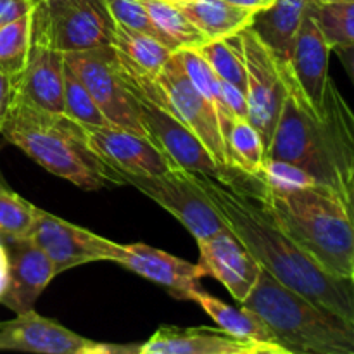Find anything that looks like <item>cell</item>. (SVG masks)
<instances>
[{"label":"cell","mask_w":354,"mask_h":354,"mask_svg":"<svg viewBox=\"0 0 354 354\" xmlns=\"http://www.w3.org/2000/svg\"><path fill=\"white\" fill-rule=\"evenodd\" d=\"M204 196L223 218L228 232L265 272L310 303L354 325V280L325 272L279 223L268 207L252 197L192 173Z\"/></svg>","instance_id":"6da1fadb"},{"label":"cell","mask_w":354,"mask_h":354,"mask_svg":"<svg viewBox=\"0 0 354 354\" xmlns=\"http://www.w3.org/2000/svg\"><path fill=\"white\" fill-rule=\"evenodd\" d=\"M286 97L265 161L299 166L318 185L354 206V118L351 107L328 80L322 114L306 99L282 57Z\"/></svg>","instance_id":"7a4b0ae2"},{"label":"cell","mask_w":354,"mask_h":354,"mask_svg":"<svg viewBox=\"0 0 354 354\" xmlns=\"http://www.w3.org/2000/svg\"><path fill=\"white\" fill-rule=\"evenodd\" d=\"M0 135L48 173L80 189L124 185L120 173L88 147L82 124L64 114L14 100Z\"/></svg>","instance_id":"3957f363"},{"label":"cell","mask_w":354,"mask_h":354,"mask_svg":"<svg viewBox=\"0 0 354 354\" xmlns=\"http://www.w3.org/2000/svg\"><path fill=\"white\" fill-rule=\"evenodd\" d=\"M265 204L277 223L330 275L354 280V206L324 185L277 192Z\"/></svg>","instance_id":"277c9868"},{"label":"cell","mask_w":354,"mask_h":354,"mask_svg":"<svg viewBox=\"0 0 354 354\" xmlns=\"http://www.w3.org/2000/svg\"><path fill=\"white\" fill-rule=\"evenodd\" d=\"M241 306L258 315L292 354H354V325L310 303L263 270Z\"/></svg>","instance_id":"5b68a950"},{"label":"cell","mask_w":354,"mask_h":354,"mask_svg":"<svg viewBox=\"0 0 354 354\" xmlns=\"http://www.w3.org/2000/svg\"><path fill=\"white\" fill-rule=\"evenodd\" d=\"M114 30L106 0H44L31 10V41L61 54L107 47Z\"/></svg>","instance_id":"8992f818"},{"label":"cell","mask_w":354,"mask_h":354,"mask_svg":"<svg viewBox=\"0 0 354 354\" xmlns=\"http://www.w3.org/2000/svg\"><path fill=\"white\" fill-rule=\"evenodd\" d=\"M128 86L133 92L147 97L152 102L168 107L199 138L211 158L221 168L230 171L232 168H228L227 165V154H225V144L216 111L211 106L209 100L204 99L194 88V85L183 73L175 52L158 75H154L152 78L133 76L128 80Z\"/></svg>","instance_id":"52a82bcc"},{"label":"cell","mask_w":354,"mask_h":354,"mask_svg":"<svg viewBox=\"0 0 354 354\" xmlns=\"http://www.w3.org/2000/svg\"><path fill=\"white\" fill-rule=\"evenodd\" d=\"M62 55L111 124L145 137L137 99L124 82L121 62L111 45Z\"/></svg>","instance_id":"ba28073f"},{"label":"cell","mask_w":354,"mask_h":354,"mask_svg":"<svg viewBox=\"0 0 354 354\" xmlns=\"http://www.w3.org/2000/svg\"><path fill=\"white\" fill-rule=\"evenodd\" d=\"M237 38L245 66L248 120L261 135L266 151L286 97L282 57L275 54L251 26L241 31Z\"/></svg>","instance_id":"9c48e42d"},{"label":"cell","mask_w":354,"mask_h":354,"mask_svg":"<svg viewBox=\"0 0 354 354\" xmlns=\"http://www.w3.org/2000/svg\"><path fill=\"white\" fill-rule=\"evenodd\" d=\"M123 182L165 207L196 241L228 230L223 218L211 206L190 171L173 169L158 176H123Z\"/></svg>","instance_id":"30bf717a"},{"label":"cell","mask_w":354,"mask_h":354,"mask_svg":"<svg viewBox=\"0 0 354 354\" xmlns=\"http://www.w3.org/2000/svg\"><path fill=\"white\" fill-rule=\"evenodd\" d=\"M138 104V116L144 127L145 137L152 142L162 154L180 169L209 176L227 185L234 169L227 171L221 168L209 152L206 151L199 138L162 104H156L147 97L133 92Z\"/></svg>","instance_id":"8fae6325"},{"label":"cell","mask_w":354,"mask_h":354,"mask_svg":"<svg viewBox=\"0 0 354 354\" xmlns=\"http://www.w3.org/2000/svg\"><path fill=\"white\" fill-rule=\"evenodd\" d=\"M30 241L47 254L54 265L55 275L86 263H120L123 256V244L100 237L40 207Z\"/></svg>","instance_id":"7c38bea8"},{"label":"cell","mask_w":354,"mask_h":354,"mask_svg":"<svg viewBox=\"0 0 354 354\" xmlns=\"http://www.w3.org/2000/svg\"><path fill=\"white\" fill-rule=\"evenodd\" d=\"M86 144L106 165L123 176H158L180 169L147 137L124 128L83 127Z\"/></svg>","instance_id":"4fadbf2b"},{"label":"cell","mask_w":354,"mask_h":354,"mask_svg":"<svg viewBox=\"0 0 354 354\" xmlns=\"http://www.w3.org/2000/svg\"><path fill=\"white\" fill-rule=\"evenodd\" d=\"M104 344L85 339L31 310L0 322V351L31 354H97Z\"/></svg>","instance_id":"5bb4252c"},{"label":"cell","mask_w":354,"mask_h":354,"mask_svg":"<svg viewBox=\"0 0 354 354\" xmlns=\"http://www.w3.org/2000/svg\"><path fill=\"white\" fill-rule=\"evenodd\" d=\"M3 248L7 254V283L0 304L16 315L28 313L57 277L54 265L30 239L3 242Z\"/></svg>","instance_id":"9a60e30c"},{"label":"cell","mask_w":354,"mask_h":354,"mask_svg":"<svg viewBox=\"0 0 354 354\" xmlns=\"http://www.w3.org/2000/svg\"><path fill=\"white\" fill-rule=\"evenodd\" d=\"M196 242L206 277L216 279L235 301L244 303L261 275V265L228 230Z\"/></svg>","instance_id":"2e32d148"},{"label":"cell","mask_w":354,"mask_h":354,"mask_svg":"<svg viewBox=\"0 0 354 354\" xmlns=\"http://www.w3.org/2000/svg\"><path fill=\"white\" fill-rule=\"evenodd\" d=\"M118 265L158 283L173 297L183 301L190 299V294L199 289L201 280L206 277L199 263H189L142 242L123 244V256Z\"/></svg>","instance_id":"e0dca14e"},{"label":"cell","mask_w":354,"mask_h":354,"mask_svg":"<svg viewBox=\"0 0 354 354\" xmlns=\"http://www.w3.org/2000/svg\"><path fill=\"white\" fill-rule=\"evenodd\" d=\"M330 47L322 37L310 9L306 7L301 26L294 37L290 50L286 61L296 78L297 85L301 86L306 99L313 104L318 114H322L324 97L328 76V62H330Z\"/></svg>","instance_id":"ac0fdd59"},{"label":"cell","mask_w":354,"mask_h":354,"mask_svg":"<svg viewBox=\"0 0 354 354\" xmlns=\"http://www.w3.org/2000/svg\"><path fill=\"white\" fill-rule=\"evenodd\" d=\"M64 68V55L61 52L31 41L26 66L14 83L16 100L48 113L62 114Z\"/></svg>","instance_id":"d6986e66"},{"label":"cell","mask_w":354,"mask_h":354,"mask_svg":"<svg viewBox=\"0 0 354 354\" xmlns=\"http://www.w3.org/2000/svg\"><path fill=\"white\" fill-rule=\"evenodd\" d=\"M249 344L220 328L159 327L140 349L158 354H242Z\"/></svg>","instance_id":"ffe728a7"},{"label":"cell","mask_w":354,"mask_h":354,"mask_svg":"<svg viewBox=\"0 0 354 354\" xmlns=\"http://www.w3.org/2000/svg\"><path fill=\"white\" fill-rule=\"evenodd\" d=\"M176 6L207 40L237 37L241 31L251 26L256 14L225 0H189Z\"/></svg>","instance_id":"44dd1931"},{"label":"cell","mask_w":354,"mask_h":354,"mask_svg":"<svg viewBox=\"0 0 354 354\" xmlns=\"http://www.w3.org/2000/svg\"><path fill=\"white\" fill-rule=\"evenodd\" d=\"M189 301L199 304L209 315L211 320L220 327V330L227 332L232 337H237L245 342H263V344L275 342V337L266 327L265 322L248 308L230 306L218 297L211 296L201 287L190 294Z\"/></svg>","instance_id":"7402d4cb"},{"label":"cell","mask_w":354,"mask_h":354,"mask_svg":"<svg viewBox=\"0 0 354 354\" xmlns=\"http://www.w3.org/2000/svg\"><path fill=\"white\" fill-rule=\"evenodd\" d=\"M308 0H275L254 14L251 28L275 54L286 59L301 26Z\"/></svg>","instance_id":"603a6c76"},{"label":"cell","mask_w":354,"mask_h":354,"mask_svg":"<svg viewBox=\"0 0 354 354\" xmlns=\"http://www.w3.org/2000/svg\"><path fill=\"white\" fill-rule=\"evenodd\" d=\"M111 47L116 50L118 57L124 66L144 76L158 75L173 55V52L158 38L127 30L118 24Z\"/></svg>","instance_id":"cb8c5ba5"},{"label":"cell","mask_w":354,"mask_h":354,"mask_svg":"<svg viewBox=\"0 0 354 354\" xmlns=\"http://www.w3.org/2000/svg\"><path fill=\"white\" fill-rule=\"evenodd\" d=\"M144 6L151 16L159 41L171 52L197 48L209 41L176 3L169 0H144Z\"/></svg>","instance_id":"d4e9b609"},{"label":"cell","mask_w":354,"mask_h":354,"mask_svg":"<svg viewBox=\"0 0 354 354\" xmlns=\"http://www.w3.org/2000/svg\"><path fill=\"white\" fill-rule=\"evenodd\" d=\"M228 168L261 178L266 151L254 127L244 118H234L223 135Z\"/></svg>","instance_id":"484cf974"},{"label":"cell","mask_w":354,"mask_h":354,"mask_svg":"<svg viewBox=\"0 0 354 354\" xmlns=\"http://www.w3.org/2000/svg\"><path fill=\"white\" fill-rule=\"evenodd\" d=\"M308 9L330 50L351 54L354 48V2L308 0Z\"/></svg>","instance_id":"4316f807"},{"label":"cell","mask_w":354,"mask_h":354,"mask_svg":"<svg viewBox=\"0 0 354 354\" xmlns=\"http://www.w3.org/2000/svg\"><path fill=\"white\" fill-rule=\"evenodd\" d=\"M175 54L178 57L180 64H182L183 73H185L189 82L194 85V88L204 99L209 100V104L216 111L218 121H220L221 137H223L225 131L228 130L230 123L234 121V116L228 113V109L223 104V97H221V80L218 78L216 73L211 69V66L204 61L203 55L196 48H183V50H176Z\"/></svg>","instance_id":"83f0119b"},{"label":"cell","mask_w":354,"mask_h":354,"mask_svg":"<svg viewBox=\"0 0 354 354\" xmlns=\"http://www.w3.org/2000/svg\"><path fill=\"white\" fill-rule=\"evenodd\" d=\"M196 50L203 55L221 82L237 86L245 93V66L237 37L209 40Z\"/></svg>","instance_id":"f1b7e54d"},{"label":"cell","mask_w":354,"mask_h":354,"mask_svg":"<svg viewBox=\"0 0 354 354\" xmlns=\"http://www.w3.org/2000/svg\"><path fill=\"white\" fill-rule=\"evenodd\" d=\"M31 48V12L0 28V71L14 83L26 66Z\"/></svg>","instance_id":"f546056e"},{"label":"cell","mask_w":354,"mask_h":354,"mask_svg":"<svg viewBox=\"0 0 354 354\" xmlns=\"http://www.w3.org/2000/svg\"><path fill=\"white\" fill-rule=\"evenodd\" d=\"M38 207L23 199L9 187L0 189V242L30 239L37 221Z\"/></svg>","instance_id":"4dcf8cb0"},{"label":"cell","mask_w":354,"mask_h":354,"mask_svg":"<svg viewBox=\"0 0 354 354\" xmlns=\"http://www.w3.org/2000/svg\"><path fill=\"white\" fill-rule=\"evenodd\" d=\"M66 64V62H64ZM64 109L62 114L69 120L76 121L83 127H107L111 124L102 111L97 107L95 100L92 99L83 83L75 76V73L66 66L64 68Z\"/></svg>","instance_id":"1f68e13d"},{"label":"cell","mask_w":354,"mask_h":354,"mask_svg":"<svg viewBox=\"0 0 354 354\" xmlns=\"http://www.w3.org/2000/svg\"><path fill=\"white\" fill-rule=\"evenodd\" d=\"M261 180L268 189L277 192H289V190L318 185L304 169L286 161H265Z\"/></svg>","instance_id":"d6a6232c"},{"label":"cell","mask_w":354,"mask_h":354,"mask_svg":"<svg viewBox=\"0 0 354 354\" xmlns=\"http://www.w3.org/2000/svg\"><path fill=\"white\" fill-rule=\"evenodd\" d=\"M106 3L111 17L118 26L158 38L151 16L144 6V0H106Z\"/></svg>","instance_id":"836d02e7"},{"label":"cell","mask_w":354,"mask_h":354,"mask_svg":"<svg viewBox=\"0 0 354 354\" xmlns=\"http://www.w3.org/2000/svg\"><path fill=\"white\" fill-rule=\"evenodd\" d=\"M221 97H223L225 107H227L232 116L248 120V99H245V93L242 90L221 82Z\"/></svg>","instance_id":"e575fe53"},{"label":"cell","mask_w":354,"mask_h":354,"mask_svg":"<svg viewBox=\"0 0 354 354\" xmlns=\"http://www.w3.org/2000/svg\"><path fill=\"white\" fill-rule=\"evenodd\" d=\"M14 100H16V86H14V82L6 73L0 71V131H2L7 118H9L10 109L14 106Z\"/></svg>","instance_id":"d590c367"},{"label":"cell","mask_w":354,"mask_h":354,"mask_svg":"<svg viewBox=\"0 0 354 354\" xmlns=\"http://www.w3.org/2000/svg\"><path fill=\"white\" fill-rule=\"evenodd\" d=\"M33 10L30 0H0V28Z\"/></svg>","instance_id":"8d00e7d4"},{"label":"cell","mask_w":354,"mask_h":354,"mask_svg":"<svg viewBox=\"0 0 354 354\" xmlns=\"http://www.w3.org/2000/svg\"><path fill=\"white\" fill-rule=\"evenodd\" d=\"M242 354H292V353L283 349L282 346L275 344V342H268V344H263V342H251Z\"/></svg>","instance_id":"74e56055"},{"label":"cell","mask_w":354,"mask_h":354,"mask_svg":"<svg viewBox=\"0 0 354 354\" xmlns=\"http://www.w3.org/2000/svg\"><path fill=\"white\" fill-rule=\"evenodd\" d=\"M225 2L232 3V6L242 7V9L252 10V12H259V10L266 9L272 6L275 0H225Z\"/></svg>","instance_id":"f35d334b"},{"label":"cell","mask_w":354,"mask_h":354,"mask_svg":"<svg viewBox=\"0 0 354 354\" xmlns=\"http://www.w3.org/2000/svg\"><path fill=\"white\" fill-rule=\"evenodd\" d=\"M7 283V254L6 248L0 242V296L3 294V289H6Z\"/></svg>","instance_id":"ab89813d"},{"label":"cell","mask_w":354,"mask_h":354,"mask_svg":"<svg viewBox=\"0 0 354 354\" xmlns=\"http://www.w3.org/2000/svg\"><path fill=\"white\" fill-rule=\"evenodd\" d=\"M131 354H133V353H131ZM135 354H158V353H151V351H145V349H140V348H138V351L135 353Z\"/></svg>","instance_id":"60d3db41"},{"label":"cell","mask_w":354,"mask_h":354,"mask_svg":"<svg viewBox=\"0 0 354 354\" xmlns=\"http://www.w3.org/2000/svg\"><path fill=\"white\" fill-rule=\"evenodd\" d=\"M320 2H354V0H320Z\"/></svg>","instance_id":"b9f144b4"},{"label":"cell","mask_w":354,"mask_h":354,"mask_svg":"<svg viewBox=\"0 0 354 354\" xmlns=\"http://www.w3.org/2000/svg\"><path fill=\"white\" fill-rule=\"evenodd\" d=\"M169 2H173V3H183V2H189V0H169Z\"/></svg>","instance_id":"7bdbcfd3"},{"label":"cell","mask_w":354,"mask_h":354,"mask_svg":"<svg viewBox=\"0 0 354 354\" xmlns=\"http://www.w3.org/2000/svg\"><path fill=\"white\" fill-rule=\"evenodd\" d=\"M31 3H33V6H37V3H40V2H44V0H30Z\"/></svg>","instance_id":"ee69618b"},{"label":"cell","mask_w":354,"mask_h":354,"mask_svg":"<svg viewBox=\"0 0 354 354\" xmlns=\"http://www.w3.org/2000/svg\"><path fill=\"white\" fill-rule=\"evenodd\" d=\"M2 187H6V183H3V180L0 178V189H2Z\"/></svg>","instance_id":"f6af8a7d"}]
</instances>
